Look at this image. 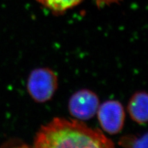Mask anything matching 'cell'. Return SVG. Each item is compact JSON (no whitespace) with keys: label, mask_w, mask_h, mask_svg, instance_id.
Returning a JSON list of instances; mask_svg holds the SVG:
<instances>
[{"label":"cell","mask_w":148,"mask_h":148,"mask_svg":"<svg viewBox=\"0 0 148 148\" xmlns=\"http://www.w3.org/2000/svg\"><path fill=\"white\" fill-rule=\"evenodd\" d=\"M58 84V77L53 70L47 67L37 68L29 75L27 89L33 100L45 103L54 95Z\"/></svg>","instance_id":"cell-2"},{"label":"cell","mask_w":148,"mask_h":148,"mask_svg":"<svg viewBox=\"0 0 148 148\" xmlns=\"http://www.w3.org/2000/svg\"><path fill=\"white\" fill-rule=\"evenodd\" d=\"M3 148H31L29 145L26 144L21 143L18 140H14L10 141L9 143H6Z\"/></svg>","instance_id":"cell-8"},{"label":"cell","mask_w":148,"mask_h":148,"mask_svg":"<svg viewBox=\"0 0 148 148\" xmlns=\"http://www.w3.org/2000/svg\"><path fill=\"white\" fill-rule=\"evenodd\" d=\"M46 8L56 12H64L78 4L82 0H37Z\"/></svg>","instance_id":"cell-6"},{"label":"cell","mask_w":148,"mask_h":148,"mask_svg":"<svg viewBox=\"0 0 148 148\" xmlns=\"http://www.w3.org/2000/svg\"><path fill=\"white\" fill-rule=\"evenodd\" d=\"M96 114L101 127L108 134H116L123 129L125 117V110L119 101H105L99 105Z\"/></svg>","instance_id":"cell-4"},{"label":"cell","mask_w":148,"mask_h":148,"mask_svg":"<svg viewBox=\"0 0 148 148\" xmlns=\"http://www.w3.org/2000/svg\"><path fill=\"white\" fill-rule=\"evenodd\" d=\"M119 145L123 148H147V134L141 136L127 135L119 139Z\"/></svg>","instance_id":"cell-7"},{"label":"cell","mask_w":148,"mask_h":148,"mask_svg":"<svg viewBox=\"0 0 148 148\" xmlns=\"http://www.w3.org/2000/svg\"><path fill=\"white\" fill-rule=\"evenodd\" d=\"M33 148H115L98 129L78 120L55 118L40 127Z\"/></svg>","instance_id":"cell-1"},{"label":"cell","mask_w":148,"mask_h":148,"mask_svg":"<svg viewBox=\"0 0 148 148\" xmlns=\"http://www.w3.org/2000/svg\"><path fill=\"white\" fill-rule=\"evenodd\" d=\"M99 106L98 96L88 89L77 90L71 95L68 103L70 114L78 121L91 119L97 113Z\"/></svg>","instance_id":"cell-3"},{"label":"cell","mask_w":148,"mask_h":148,"mask_svg":"<svg viewBox=\"0 0 148 148\" xmlns=\"http://www.w3.org/2000/svg\"><path fill=\"white\" fill-rule=\"evenodd\" d=\"M127 112L132 121L140 125L147 121V94L145 91L135 92L130 99Z\"/></svg>","instance_id":"cell-5"}]
</instances>
